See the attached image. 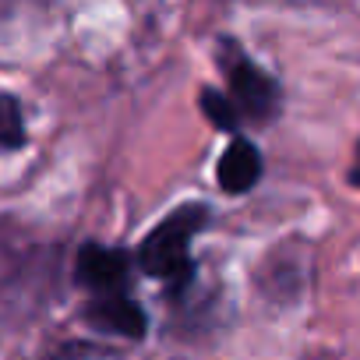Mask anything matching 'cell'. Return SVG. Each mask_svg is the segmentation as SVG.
I'll use <instances>...</instances> for the list:
<instances>
[{"mask_svg": "<svg viewBox=\"0 0 360 360\" xmlns=\"http://www.w3.org/2000/svg\"><path fill=\"white\" fill-rule=\"evenodd\" d=\"M349 184L360 188V145H356V155H353V166H349Z\"/></svg>", "mask_w": 360, "mask_h": 360, "instance_id": "ba28073f", "label": "cell"}, {"mask_svg": "<svg viewBox=\"0 0 360 360\" xmlns=\"http://www.w3.org/2000/svg\"><path fill=\"white\" fill-rule=\"evenodd\" d=\"M258 176H262V152L248 138H233L219 155V169H216L219 188L226 195H244L258 184Z\"/></svg>", "mask_w": 360, "mask_h": 360, "instance_id": "5b68a950", "label": "cell"}, {"mask_svg": "<svg viewBox=\"0 0 360 360\" xmlns=\"http://www.w3.org/2000/svg\"><path fill=\"white\" fill-rule=\"evenodd\" d=\"M85 321L96 332H110V335H127V339H141L145 335V311L127 297V293H113V297H92V304L85 307Z\"/></svg>", "mask_w": 360, "mask_h": 360, "instance_id": "277c9868", "label": "cell"}, {"mask_svg": "<svg viewBox=\"0 0 360 360\" xmlns=\"http://www.w3.org/2000/svg\"><path fill=\"white\" fill-rule=\"evenodd\" d=\"M202 113L216 124V127H223V131H230V134H237V127H240V110H237V103L226 96V92H219V89H202Z\"/></svg>", "mask_w": 360, "mask_h": 360, "instance_id": "8992f818", "label": "cell"}, {"mask_svg": "<svg viewBox=\"0 0 360 360\" xmlns=\"http://www.w3.org/2000/svg\"><path fill=\"white\" fill-rule=\"evenodd\" d=\"M75 279H78V286L92 290L96 297L127 293L131 258L124 251H113V248H103V244H85L75 258Z\"/></svg>", "mask_w": 360, "mask_h": 360, "instance_id": "3957f363", "label": "cell"}, {"mask_svg": "<svg viewBox=\"0 0 360 360\" xmlns=\"http://www.w3.org/2000/svg\"><path fill=\"white\" fill-rule=\"evenodd\" d=\"M219 68L226 75V96L237 103V110L251 120H272L279 110V85L233 43H219Z\"/></svg>", "mask_w": 360, "mask_h": 360, "instance_id": "7a4b0ae2", "label": "cell"}, {"mask_svg": "<svg viewBox=\"0 0 360 360\" xmlns=\"http://www.w3.org/2000/svg\"><path fill=\"white\" fill-rule=\"evenodd\" d=\"M4 148L8 152H15L18 145H22V138H25V131H22V110H18V99L15 96H4Z\"/></svg>", "mask_w": 360, "mask_h": 360, "instance_id": "52a82bcc", "label": "cell"}, {"mask_svg": "<svg viewBox=\"0 0 360 360\" xmlns=\"http://www.w3.org/2000/svg\"><path fill=\"white\" fill-rule=\"evenodd\" d=\"M209 209L205 205H180L176 212H169L138 248V265L145 276L169 283L173 290L184 286L195 272L191 262V237L205 226Z\"/></svg>", "mask_w": 360, "mask_h": 360, "instance_id": "6da1fadb", "label": "cell"}]
</instances>
